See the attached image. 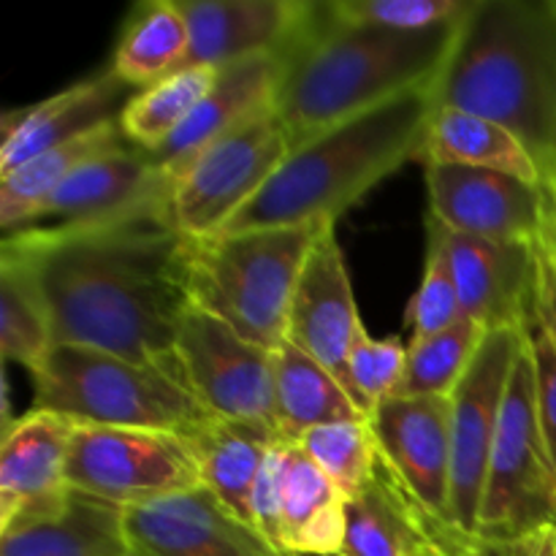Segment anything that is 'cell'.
I'll use <instances>...</instances> for the list:
<instances>
[{
    "mask_svg": "<svg viewBox=\"0 0 556 556\" xmlns=\"http://www.w3.org/2000/svg\"><path fill=\"white\" fill-rule=\"evenodd\" d=\"M282 65H286V52L258 54L217 68L215 85L190 112V117L168 136L166 144L150 152L163 188L206 144L275 109Z\"/></svg>",
    "mask_w": 556,
    "mask_h": 556,
    "instance_id": "19",
    "label": "cell"
},
{
    "mask_svg": "<svg viewBox=\"0 0 556 556\" xmlns=\"http://www.w3.org/2000/svg\"><path fill=\"white\" fill-rule=\"evenodd\" d=\"M432 114V87H424L304 141L220 233L334 226L364 193L418 157Z\"/></svg>",
    "mask_w": 556,
    "mask_h": 556,
    "instance_id": "4",
    "label": "cell"
},
{
    "mask_svg": "<svg viewBox=\"0 0 556 556\" xmlns=\"http://www.w3.org/2000/svg\"><path fill=\"white\" fill-rule=\"evenodd\" d=\"M79 424L49 410H33L0 438V525L68 492V451Z\"/></svg>",
    "mask_w": 556,
    "mask_h": 556,
    "instance_id": "21",
    "label": "cell"
},
{
    "mask_svg": "<svg viewBox=\"0 0 556 556\" xmlns=\"http://www.w3.org/2000/svg\"><path fill=\"white\" fill-rule=\"evenodd\" d=\"M71 489L119 508L201 486L190 438L163 429L79 427L65 467Z\"/></svg>",
    "mask_w": 556,
    "mask_h": 556,
    "instance_id": "9",
    "label": "cell"
},
{
    "mask_svg": "<svg viewBox=\"0 0 556 556\" xmlns=\"http://www.w3.org/2000/svg\"><path fill=\"white\" fill-rule=\"evenodd\" d=\"M54 348L52 320L30 271L0 253V353L36 375Z\"/></svg>",
    "mask_w": 556,
    "mask_h": 556,
    "instance_id": "30",
    "label": "cell"
},
{
    "mask_svg": "<svg viewBox=\"0 0 556 556\" xmlns=\"http://www.w3.org/2000/svg\"><path fill=\"white\" fill-rule=\"evenodd\" d=\"M291 152L275 109L206 144L166 182V217L185 239H206L261 193Z\"/></svg>",
    "mask_w": 556,
    "mask_h": 556,
    "instance_id": "8",
    "label": "cell"
},
{
    "mask_svg": "<svg viewBox=\"0 0 556 556\" xmlns=\"http://www.w3.org/2000/svg\"><path fill=\"white\" fill-rule=\"evenodd\" d=\"M271 372H275L277 424L282 440L288 443H299L309 429L326 424L367 418L345 386L324 364L288 340L271 351Z\"/></svg>",
    "mask_w": 556,
    "mask_h": 556,
    "instance_id": "25",
    "label": "cell"
},
{
    "mask_svg": "<svg viewBox=\"0 0 556 556\" xmlns=\"http://www.w3.org/2000/svg\"><path fill=\"white\" fill-rule=\"evenodd\" d=\"M33 410L58 413L79 427L163 429L193 438L212 421L174 375L92 348L54 345L33 375Z\"/></svg>",
    "mask_w": 556,
    "mask_h": 556,
    "instance_id": "6",
    "label": "cell"
},
{
    "mask_svg": "<svg viewBox=\"0 0 556 556\" xmlns=\"http://www.w3.org/2000/svg\"><path fill=\"white\" fill-rule=\"evenodd\" d=\"M546 530H556V467L538 421L535 369L525 329L489 456L478 546L525 541Z\"/></svg>",
    "mask_w": 556,
    "mask_h": 556,
    "instance_id": "7",
    "label": "cell"
},
{
    "mask_svg": "<svg viewBox=\"0 0 556 556\" xmlns=\"http://www.w3.org/2000/svg\"><path fill=\"white\" fill-rule=\"evenodd\" d=\"M407 320H410L413 329L410 342L443 334V331H448L451 326L462 320V302L459 291H456L454 271H451L448 258H445V250L432 237H429L421 286H418L410 309H407Z\"/></svg>",
    "mask_w": 556,
    "mask_h": 556,
    "instance_id": "36",
    "label": "cell"
},
{
    "mask_svg": "<svg viewBox=\"0 0 556 556\" xmlns=\"http://www.w3.org/2000/svg\"><path fill=\"white\" fill-rule=\"evenodd\" d=\"M429 237L445 250L462 318L481 329H527L535 307V244H505L448 231L429 217Z\"/></svg>",
    "mask_w": 556,
    "mask_h": 556,
    "instance_id": "15",
    "label": "cell"
},
{
    "mask_svg": "<svg viewBox=\"0 0 556 556\" xmlns=\"http://www.w3.org/2000/svg\"><path fill=\"white\" fill-rule=\"evenodd\" d=\"M280 440L264 429L212 418L199 434L190 438L199 462L201 486L215 494L228 510L253 525L250 500H253L255 481L269 448Z\"/></svg>",
    "mask_w": 556,
    "mask_h": 556,
    "instance_id": "28",
    "label": "cell"
},
{
    "mask_svg": "<svg viewBox=\"0 0 556 556\" xmlns=\"http://www.w3.org/2000/svg\"><path fill=\"white\" fill-rule=\"evenodd\" d=\"M459 22L400 33L340 25L315 0L307 33L286 52L275 114L291 150L405 92L438 81L454 49Z\"/></svg>",
    "mask_w": 556,
    "mask_h": 556,
    "instance_id": "2",
    "label": "cell"
},
{
    "mask_svg": "<svg viewBox=\"0 0 556 556\" xmlns=\"http://www.w3.org/2000/svg\"><path fill=\"white\" fill-rule=\"evenodd\" d=\"M340 556H451V552L378 454L367 486L345 505Z\"/></svg>",
    "mask_w": 556,
    "mask_h": 556,
    "instance_id": "23",
    "label": "cell"
},
{
    "mask_svg": "<svg viewBox=\"0 0 556 556\" xmlns=\"http://www.w3.org/2000/svg\"><path fill=\"white\" fill-rule=\"evenodd\" d=\"M324 228L329 226H277L188 239L190 302L242 340L275 351L286 342L293 291Z\"/></svg>",
    "mask_w": 556,
    "mask_h": 556,
    "instance_id": "5",
    "label": "cell"
},
{
    "mask_svg": "<svg viewBox=\"0 0 556 556\" xmlns=\"http://www.w3.org/2000/svg\"><path fill=\"white\" fill-rule=\"evenodd\" d=\"M407 367V345L400 337H372L367 329L348 356V389L364 416L396 394Z\"/></svg>",
    "mask_w": 556,
    "mask_h": 556,
    "instance_id": "35",
    "label": "cell"
},
{
    "mask_svg": "<svg viewBox=\"0 0 556 556\" xmlns=\"http://www.w3.org/2000/svg\"><path fill=\"white\" fill-rule=\"evenodd\" d=\"M188 54V22L177 0H147L125 20L112 71L130 87H152L177 74Z\"/></svg>",
    "mask_w": 556,
    "mask_h": 556,
    "instance_id": "29",
    "label": "cell"
},
{
    "mask_svg": "<svg viewBox=\"0 0 556 556\" xmlns=\"http://www.w3.org/2000/svg\"><path fill=\"white\" fill-rule=\"evenodd\" d=\"M432 98L434 109L508 128L546 179L556 163V0H476Z\"/></svg>",
    "mask_w": 556,
    "mask_h": 556,
    "instance_id": "3",
    "label": "cell"
},
{
    "mask_svg": "<svg viewBox=\"0 0 556 556\" xmlns=\"http://www.w3.org/2000/svg\"><path fill=\"white\" fill-rule=\"evenodd\" d=\"M288 440H280L266 454L264 467L255 481L253 500H250V516L253 525L269 538L275 546L282 548V472H286ZM286 552V548H282Z\"/></svg>",
    "mask_w": 556,
    "mask_h": 556,
    "instance_id": "38",
    "label": "cell"
},
{
    "mask_svg": "<svg viewBox=\"0 0 556 556\" xmlns=\"http://www.w3.org/2000/svg\"><path fill=\"white\" fill-rule=\"evenodd\" d=\"M489 331L462 318L443 334L407 345V367L394 396H451Z\"/></svg>",
    "mask_w": 556,
    "mask_h": 556,
    "instance_id": "32",
    "label": "cell"
},
{
    "mask_svg": "<svg viewBox=\"0 0 556 556\" xmlns=\"http://www.w3.org/2000/svg\"><path fill=\"white\" fill-rule=\"evenodd\" d=\"M546 188V226L541 239L535 242V307H532V324L541 326L556 345V163L543 179Z\"/></svg>",
    "mask_w": 556,
    "mask_h": 556,
    "instance_id": "37",
    "label": "cell"
},
{
    "mask_svg": "<svg viewBox=\"0 0 556 556\" xmlns=\"http://www.w3.org/2000/svg\"><path fill=\"white\" fill-rule=\"evenodd\" d=\"M532 369H535V407L546 438L548 454L556 467V345L538 324H527Z\"/></svg>",
    "mask_w": 556,
    "mask_h": 556,
    "instance_id": "39",
    "label": "cell"
},
{
    "mask_svg": "<svg viewBox=\"0 0 556 556\" xmlns=\"http://www.w3.org/2000/svg\"><path fill=\"white\" fill-rule=\"evenodd\" d=\"M429 217L448 231L505 244H535L546 226V188L503 172L427 166Z\"/></svg>",
    "mask_w": 556,
    "mask_h": 556,
    "instance_id": "13",
    "label": "cell"
},
{
    "mask_svg": "<svg viewBox=\"0 0 556 556\" xmlns=\"http://www.w3.org/2000/svg\"><path fill=\"white\" fill-rule=\"evenodd\" d=\"M177 5L188 22L182 68H223L288 52L315 14V0H177Z\"/></svg>",
    "mask_w": 556,
    "mask_h": 556,
    "instance_id": "16",
    "label": "cell"
},
{
    "mask_svg": "<svg viewBox=\"0 0 556 556\" xmlns=\"http://www.w3.org/2000/svg\"><path fill=\"white\" fill-rule=\"evenodd\" d=\"M215 79L217 68L195 65V68H179L177 74L134 92L128 106L119 114L123 134L139 150L155 152L190 117L201 98L212 90Z\"/></svg>",
    "mask_w": 556,
    "mask_h": 556,
    "instance_id": "31",
    "label": "cell"
},
{
    "mask_svg": "<svg viewBox=\"0 0 556 556\" xmlns=\"http://www.w3.org/2000/svg\"><path fill=\"white\" fill-rule=\"evenodd\" d=\"M130 556H296L204 486L125 508Z\"/></svg>",
    "mask_w": 556,
    "mask_h": 556,
    "instance_id": "14",
    "label": "cell"
},
{
    "mask_svg": "<svg viewBox=\"0 0 556 556\" xmlns=\"http://www.w3.org/2000/svg\"><path fill=\"white\" fill-rule=\"evenodd\" d=\"M476 556H556V530L538 532V535L525 538V541L481 546Z\"/></svg>",
    "mask_w": 556,
    "mask_h": 556,
    "instance_id": "40",
    "label": "cell"
},
{
    "mask_svg": "<svg viewBox=\"0 0 556 556\" xmlns=\"http://www.w3.org/2000/svg\"><path fill=\"white\" fill-rule=\"evenodd\" d=\"M280 500L286 552L296 556H340L348 503L299 443H288Z\"/></svg>",
    "mask_w": 556,
    "mask_h": 556,
    "instance_id": "24",
    "label": "cell"
},
{
    "mask_svg": "<svg viewBox=\"0 0 556 556\" xmlns=\"http://www.w3.org/2000/svg\"><path fill=\"white\" fill-rule=\"evenodd\" d=\"M299 445L324 470V476L340 489L345 503L367 486L375 470V459H378V443H375L369 418L309 429L299 440Z\"/></svg>",
    "mask_w": 556,
    "mask_h": 556,
    "instance_id": "33",
    "label": "cell"
},
{
    "mask_svg": "<svg viewBox=\"0 0 556 556\" xmlns=\"http://www.w3.org/2000/svg\"><path fill=\"white\" fill-rule=\"evenodd\" d=\"M476 0H324L326 14L340 25L416 33L451 25L470 14Z\"/></svg>",
    "mask_w": 556,
    "mask_h": 556,
    "instance_id": "34",
    "label": "cell"
},
{
    "mask_svg": "<svg viewBox=\"0 0 556 556\" xmlns=\"http://www.w3.org/2000/svg\"><path fill=\"white\" fill-rule=\"evenodd\" d=\"M364 324L353 299L345 255L334 226L324 228L304 264L288 313L286 340L324 364L348 389V356L362 337Z\"/></svg>",
    "mask_w": 556,
    "mask_h": 556,
    "instance_id": "17",
    "label": "cell"
},
{
    "mask_svg": "<svg viewBox=\"0 0 556 556\" xmlns=\"http://www.w3.org/2000/svg\"><path fill=\"white\" fill-rule=\"evenodd\" d=\"M0 556H130L125 508L68 489L0 525Z\"/></svg>",
    "mask_w": 556,
    "mask_h": 556,
    "instance_id": "20",
    "label": "cell"
},
{
    "mask_svg": "<svg viewBox=\"0 0 556 556\" xmlns=\"http://www.w3.org/2000/svg\"><path fill=\"white\" fill-rule=\"evenodd\" d=\"M0 253L30 271L54 345L92 348L179 378L188 309V239L168 223L166 195L119 217L16 228Z\"/></svg>",
    "mask_w": 556,
    "mask_h": 556,
    "instance_id": "1",
    "label": "cell"
},
{
    "mask_svg": "<svg viewBox=\"0 0 556 556\" xmlns=\"http://www.w3.org/2000/svg\"><path fill=\"white\" fill-rule=\"evenodd\" d=\"M130 144L119 119L103 123L0 177V228L5 233L33 226L49 195L90 157Z\"/></svg>",
    "mask_w": 556,
    "mask_h": 556,
    "instance_id": "27",
    "label": "cell"
},
{
    "mask_svg": "<svg viewBox=\"0 0 556 556\" xmlns=\"http://www.w3.org/2000/svg\"><path fill=\"white\" fill-rule=\"evenodd\" d=\"M157 195L168 199V190L157 179L152 155L139 147L125 144L81 163L49 195L33 226H41L43 220H52V226L109 220Z\"/></svg>",
    "mask_w": 556,
    "mask_h": 556,
    "instance_id": "22",
    "label": "cell"
},
{
    "mask_svg": "<svg viewBox=\"0 0 556 556\" xmlns=\"http://www.w3.org/2000/svg\"><path fill=\"white\" fill-rule=\"evenodd\" d=\"M525 329H497L483 337L470 369L451 394V514L462 535L478 546V516L489 456Z\"/></svg>",
    "mask_w": 556,
    "mask_h": 556,
    "instance_id": "12",
    "label": "cell"
},
{
    "mask_svg": "<svg viewBox=\"0 0 556 556\" xmlns=\"http://www.w3.org/2000/svg\"><path fill=\"white\" fill-rule=\"evenodd\" d=\"M378 454L451 556H476L451 514V396H389L369 416Z\"/></svg>",
    "mask_w": 556,
    "mask_h": 556,
    "instance_id": "11",
    "label": "cell"
},
{
    "mask_svg": "<svg viewBox=\"0 0 556 556\" xmlns=\"http://www.w3.org/2000/svg\"><path fill=\"white\" fill-rule=\"evenodd\" d=\"M130 90L134 87L109 65L43 101L5 112L0 119V177L98 125L119 119L134 98Z\"/></svg>",
    "mask_w": 556,
    "mask_h": 556,
    "instance_id": "18",
    "label": "cell"
},
{
    "mask_svg": "<svg viewBox=\"0 0 556 556\" xmlns=\"http://www.w3.org/2000/svg\"><path fill=\"white\" fill-rule=\"evenodd\" d=\"M418 161L476 166L543 185V174L525 144L500 123L462 109H434Z\"/></svg>",
    "mask_w": 556,
    "mask_h": 556,
    "instance_id": "26",
    "label": "cell"
},
{
    "mask_svg": "<svg viewBox=\"0 0 556 556\" xmlns=\"http://www.w3.org/2000/svg\"><path fill=\"white\" fill-rule=\"evenodd\" d=\"M179 378L212 418L280 434L271 351L242 340L231 326L190 307L177 340Z\"/></svg>",
    "mask_w": 556,
    "mask_h": 556,
    "instance_id": "10",
    "label": "cell"
}]
</instances>
